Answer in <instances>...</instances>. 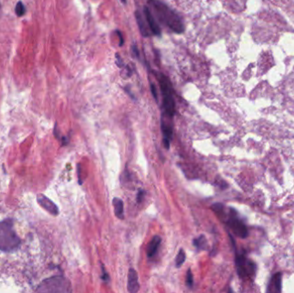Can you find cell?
Segmentation results:
<instances>
[{
  "label": "cell",
  "mask_w": 294,
  "mask_h": 293,
  "mask_svg": "<svg viewBox=\"0 0 294 293\" xmlns=\"http://www.w3.org/2000/svg\"><path fill=\"white\" fill-rule=\"evenodd\" d=\"M227 225L230 227L234 234L238 237L245 238L248 236V230H247L246 226L244 225V222L237 218L235 211H231V215L227 220Z\"/></svg>",
  "instance_id": "cell-6"
},
{
  "label": "cell",
  "mask_w": 294,
  "mask_h": 293,
  "mask_svg": "<svg viewBox=\"0 0 294 293\" xmlns=\"http://www.w3.org/2000/svg\"><path fill=\"white\" fill-rule=\"evenodd\" d=\"M161 128H162L163 134V139L170 140L172 139L173 135V126L172 125H169V123L166 122L164 119H161Z\"/></svg>",
  "instance_id": "cell-13"
},
{
  "label": "cell",
  "mask_w": 294,
  "mask_h": 293,
  "mask_svg": "<svg viewBox=\"0 0 294 293\" xmlns=\"http://www.w3.org/2000/svg\"><path fill=\"white\" fill-rule=\"evenodd\" d=\"M157 79L159 83L163 95V108L164 110L163 115L171 118L176 112V103L173 96V88L169 79L161 72L157 73Z\"/></svg>",
  "instance_id": "cell-2"
},
{
  "label": "cell",
  "mask_w": 294,
  "mask_h": 293,
  "mask_svg": "<svg viewBox=\"0 0 294 293\" xmlns=\"http://www.w3.org/2000/svg\"><path fill=\"white\" fill-rule=\"evenodd\" d=\"M145 195H146V192L142 190V189H139V192H138V195H137V201L139 203V202H141L144 197H145Z\"/></svg>",
  "instance_id": "cell-19"
},
{
  "label": "cell",
  "mask_w": 294,
  "mask_h": 293,
  "mask_svg": "<svg viewBox=\"0 0 294 293\" xmlns=\"http://www.w3.org/2000/svg\"><path fill=\"white\" fill-rule=\"evenodd\" d=\"M115 32H116V34H118V37L119 39H120V44L119 45L122 47V46H123V44H124V39L122 37V32L119 30H116Z\"/></svg>",
  "instance_id": "cell-24"
},
{
  "label": "cell",
  "mask_w": 294,
  "mask_h": 293,
  "mask_svg": "<svg viewBox=\"0 0 294 293\" xmlns=\"http://www.w3.org/2000/svg\"><path fill=\"white\" fill-rule=\"evenodd\" d=\"M21 240L10 221L0 222V250L10 252L20 244Z\"/></svg>",
  "instance_id": "cell-3"
},
{
  "label": "cell",
  "mask_w": 294,
  "mask_h": 293,
  "mask_svg": "<svg viewBox=\"0 0 294 293\" xmlns=\"http://www.w3.org/2000/svg\"><path fill=\"white\" fill-rule=\"evenodd\" d=\"M144 15L146 17V21L148 24L149 29L152 34H155L157 36L161 35V29L159 27V24L156 22L155 18L153 17L152 12L149 10L148 7L145 6L144 8Z\"/></svg>",
  "instance_id": "cell-7"
},
{
  "label": "cell",
  "mask_w": 294,
  "mask_h": 293,
  "mask_svg": "<svg viewBox=\"0 0 294 293\" xmlns=\"http://www.w3.org/2000/svg\"><path fill=\"white\" fill-rule=\"evenodd\" d=\"M186 261V255L183 249H180L178 255L176 256V267H180L183 265V263H185Z\"/></svg>",
  "instance_id": "cell-15"
},
{
  "label": "cell",
  "mask_w": 294,
  "mask_h": 293,
  "mask_svg": "<svg viewBox=\"0 0 294 293\" xmlns=\"http://www.w3.org/2000/svg\"><path fill=\"white\" fill-rule=\"evenodd\" d=\"M25 12H26V9L24 7V3L22 2H18L16 6V13L17 14V16H19V17L24 16Z\"/></svg>",
  "instance_id": "cell-17"
},
{
  "label": "cell",
  "mask_w": 294,
  "mask_h": 293,
  "mask_svg": "<svg viewBox=\"0 0 294 293\" xmlns=\"http://www.w3.org/2000/svg\"><path fill=\"white\" fill-rule=\"evenodd\" d=\"M125 90H126V92L128 93V94H129V96H131V97H132V99H134V96H133V95H132V93H131V92H130V91H129V87H126Z\"/></svg>",
  "instance_id": "cell-25"
},
{
  "label": "cell",
  "mask_w": 294,
  "mask_h": 293,
  "mask_svg": "<svg viewBox=\"0 0 294 293\" xmlns=\"http://www.w3.org/2000/svg\"><path fill=\"white\" fill-rule=\"evenodd\" d=\"M115 58H116V64L118 65L119 67H123L124 66V62L122 60V57L118 55V54H116L115 55Z\"/></svg>",
  "instance_id": "cell-20"
},
{
  "label": "cell",
  "mask_w": 294,
  "mask_h": 293,
  "mask_svg": "<svg viewBox=\"0 0 294 293\" xmlns=\"http://www.w3.org/2000/svg\"><path fill=\"white\" fill-rule=\"evenodd\" d=\"M151 91H152V96L155 98L156 101H158V92H157V89L154 84H151Z\"/></svg>",
  "instance_id": "cell-21"
},
{
  "label": "cell",
  "mask_w": 294,
  "mask_h": 293,
  "mask_svg": "<svg viewBox=\"0 0 294 293\" xmlns=\"http://www.w3.org/2000/svg\"><path fill=\"white\" fill-rule=\"evenodd\" d=\"M194 245L196 246V248L200 250H206V246H207V242L206 239L204 235H200L199 238L194 239Z\"/></svg>",
  "instance_id": "cell-14"
},
{
  "label": "cell",
  "mask_w": 294,
  "mask_h": 293,
  "mask_svg": "<svg viewBox=\"0 0 294 293\" xmlns=\"http://www.w3.org/2000/svg\"><path fill=\"white\" fill-rule=\"evenodd\" d=\"M186 284L187 286H188L189 287H193V274H192L191 269L188 270V272H187Z\"/></svg>",
  "instance_id": "cell-18"
},
{
  "label": "cell",
  "mask_w": 294,
  "mask_h": 293,
  "mask_svg": "<svg viewBox=\"0 0 294 293\" xmlns=\"http://www.w3.org/2000/svg\"><path fill=\"white\" fill-rule=\"evenodd\" d=\"M236 265L237 273L241 278L252 275L256 272V265L252 262L248 261L244 255L236 256Z\"/></svg>",
  "instance_id": "cell-5"
},
{
  "label": "cell",
  "mask_w": 294,
  "mask_h": 293,
  "mask_svg": "<svg viewBox=\"0 0 294 293\" xmlns=\"http://www.w3.org/2000/svg\"><path fill=\"white\" fill-rule=\"evenodd\" d=\"M135 17H136V21H137V24H138V26L139 28V31H140V33L142 34L144 37H148L151 35V32H150V29L147 28V25L148 24H146V21L144 19V17H143L142 15L140 14L139 11H136L135 12Z\"/></svg>",
  "instance_id": "cell-9"
},
{
  "label": "cell",
  "mask_w": 294,
  "mask_h": 293,
  "mask_svg": "<svg viewBox=\"0 0 294 293\" xmlns=\"http://www.w3.org/2000/svg\"><path fill=\"white\" fill-rule=\"evenodd\" d=\"M41 293H68L71 292L70 282L64 277L56 276L46 280L38 287Z\"/></svg>",
  "instance_id": "cell-4"
},
{
  "label": "cell",
  "mask_w": 294,
  "mask_h": 293,
  "mask_svg": "<svg viewBox=\"0 0 294 293\" xmlns=\"http://www.w3.org/2000/svg\"><path fill=\"white\" fill-rule=\"evenodd\" d=\"M281 273H278L274 275L273 278V283H274V287L275 288V290L278 293H280L281 291Z\"/></svg>",
  "instance_id": "cell-16"
},
{
  "label": "cell",
  "mask_w": 294,
  "mask_h": 293,
  "mask_svg": "<svg viewBox=\"0 0 294 293\" xmlns=\"http://www.w3.org/2000/svg\"><path fill=\"white\" fill-rule=\"evenodd\" d=\"M128 290L130 293H138L139 290V277L135 269L130 268L128 276Z\"/></svg>",
  "instance_id": "cell-8"
},
{
  "label": "cell",
  "mask_w": 294,
  "mask_h": 293,
  "mask_svg": "<svg viewBox=\"0 0 294 293\" xmlns=\"http://www.w3.org/2000/svg\"><path fill=\"white\" fill-rule=\"evenodd\" d=\"M161 237L159 235H155L153 238L152 239V241L149 243L147 249H146V253H147V256L149 258H151L152 256H154L156 255V253L159 249L160 243H161Z\"/></svg>",
  "instance_id": "cell-11"
},
{
  "label": "cell",
  "mask_w": 294,
  "mask_h": 293,
  "mask_svg": "<svg viewBox=\"0 0 294 293\" xmlns=\"http://www.w3.org/2000/svg\"><path fill=\"white\" fill-rule=\"evenodd\" d=\"M154 13L159 20L169 27L173 32L176 34H182L184 32V24L182 18L177 14L171 10L165 3H162L158 0H151Z\"/></svg>",
  "instance_id": "cell-1"
},
{
  "label": "cell",
  "mask_w": 294,
  "mask_h": 293,
  "mask_svg": "<svg viewBox=\"0 0 294 293\" xmlns=\"http://www.w3.org/2000/svg\"><path fill=\"white\" fill-rule=\"evenodd\" d=\"M113 205H114V209H115V216L118 218H124V203L121 199L119 198H114L113 199Z\"/></svg>",
  "instance_id": "cell-12"
},
{
  "label": "cell",
  "mask_w": 294,
  "mask_h": 293,
  "mask_svg": "<svg viewBox=\"0 0 294 293\" xmlns=\"http://www.w3.org/2000/svg\"><path fill=\"white\" fill-rule=\"evenodd\" d=\"M122 2L123 3H127V0H122Z\"/></svg>",
  "instance_id": "cell-26"
},
{
  "label": "cell",
  "mask_w": 294,
  "mask_h": 293,
  "mask_svg": "<svg viewBox=\"0 0 294 293\" xmlns=\"http://www.w3.org/2000/svg\"><path fill=\"white\" fill-rule=\"evenodd\" d=\"M132 51L133 53V55H135L136 58H139V52L138 50V48L135 44H133L132 46Z\"/></svg>",
  "instance_id": "cell-23"
},
{
  "label": "cell",
  "mask_w": 294,
  "mask_h": 293,
  "mask_svg": "<svg viewBox=\"0 0 294 293\" xmlns=\"http://www.w3.org/2000/svg\"><path fill=\"white\" fill-rule=\"evenodd\" d=\"M38 201H39V203L42 207H44L47 211L51 212L52 214L57 215L59 213L57 206L50 200H48V198L41 195V196L38 197Z\"/></svg>",
  "instance_id": "cell-10"
},
{
  "label": "cell",
  "mask_w": 294,
  "mask_h": 293,
  "mask_svg": "<svg viewBox=\"0 0 294 293\" xmlns=\"http://www.w3.org/2000/svg\"><path fill=\"white\" fill-rule=\"evenodd\" d=\"M101 270H102V274H101V279L104 280V281H108L109 280V277H108V273L106 272L103 265L101 266Z\"/></svg>",
  "instance_id": "cell-22"
}]
</instances>
